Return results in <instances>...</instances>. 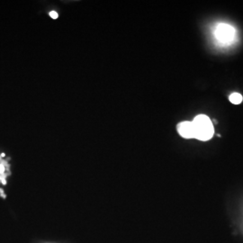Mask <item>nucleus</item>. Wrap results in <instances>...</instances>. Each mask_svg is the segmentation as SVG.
<instances>
[{
	"instance_id": "f257e3e1",
	"label": "nucleus",
	"mask_w": 243,
	"mask_h": 243,
	"mask_svg": "<svg viewBox=\"0 0 243 243\" xmlns=\"http://www.w3.org/2000/svg\"><path fill=\"white\" fill-rule=\"evenodd\" d=\"M195 139L202 141H209L214 134V127L211 119L205 114L197 115L193 121Z\"/></svg>"
},
{
	"instance_id": "7ed1b4c3",
	"label": "nucleus",
	"mask_w": 243,
	"mask_h": 243,
	"mask_svg": "<svg viewBox=\"0 0 243 243\" xmlns=\"http://www.w3.org/2000/svg\"><path fill=\"white\" fill-rule=\"evenodd\" d=\"M178 132L182 136L183 138L186 139H192L195 138V133H194V127L192 122H182L178 124Z\"/></svg>"
},
{
	"instance_id": "f03ea898",
	"label": "nucleus",
	"mask_w": 243,
	"mask_h": 243,
	"mask_svg": "<svg viewBox=\"0 0 243 243\" xmlns=\"http://www.w3.org/2000/svg\"><path fill=\"white\" fill-rule=\"evenodd\" d=\"M215 40L223 46H228L233 43L236 40V29L228 23H220L215 25L214 30Z\"/></svg>"
},
{
	"instance_id": "423d86ee",
	"label": "nucleus",
	"mask_w": 243,
	"mask_h": 243,
	"mask_svg": "<svg viewBox=\"0 0 243 243\" xmlns=\"http://www.w3.org/2000/svg\"><path fill=\"white\" fill-rule=\"evenodd\" d=\"M5 171V167L3 164H0V174H3Z\"/></svg>"
},
{
	"instance_id": "39448f33",
	"label": "nucleus",
	"mask_w": 243,
	"mask_h": 243,
	"mask_svg": "<svg viewBox=\"0 0 243 243\" xmlns=\"http://www.w3.org/2000/svg\"><path fill=\"white\" fill-rule=\"evenodd\" d=\"M50 17L53 18V19H57V18H58V13H57L56 11H50Z\"/></svg>"
},
{
	"instance_id": "20e7f679",
	"label": "nucleus",
	"mask_w": 243,
	"mask_h": 243,
	"mask_svg": "<svg viewBox=\"0 0 243 243\" xmlns=\"http://www.w3.org/2000/svg\"><path fill=\"white\" fill-rule=\"evenodd\" d=\"M229 99L231 101V103H232L233 105H240L243 100L242 96L239 93H232L230 96Z\"/></svg>"
}]
</instances>
